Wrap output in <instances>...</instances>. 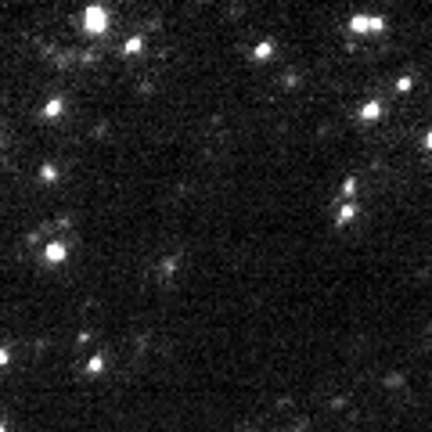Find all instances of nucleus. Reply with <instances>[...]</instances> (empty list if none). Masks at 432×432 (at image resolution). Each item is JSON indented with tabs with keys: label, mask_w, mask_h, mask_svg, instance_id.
Instances as JSON below:
<instances>
[{
	"label": "nucleus",
	"mask_w": 432,
	"mask_h": 432,
	"mask_svg": "<svg viewBox=\"0 0 432 432\" xmlns=\"http://www.w3.org/2000/svg\"><path fill=\"white\" fill-rule=\"evenodd\" d=\"M353 29H382V18H353Z\"/></svg>",
	"instance_id": "f03ea898"
},
{
	"label": "nucleus",
	"mask_w": 432,
	"mask_h": 432,
	"mask_svg": "<svg viewBox=\"0 0 432 432\" xmlns=\"http://www.w3.org/2000/svg\"><path fill=\"white\" fill-rule=\"evenodd\" d=\"M429 148H432V133H429Z\"/></svg>",
	"instance_id": "20e7f679"
},
{
	"label": "nucleus",
	"mask_w": 432,
	"mask_h": 432,
	"mask_svg": "<svg viewBox=\"0 0 432 432\" xmlns=\"http://www.w3.org/2000/svg\"><path fill=\"white\" fill-rule=\"evenodd\" d=\"M62 256H65L62 245H51V248H47V259H62Z\"/></svg>",
	"instance_id": "7ed1b4c3"
},
{
	"label": "nucleus",
	"mask_w": 432,
	"mask_h": 432,
	"mask_svg": "<svg viewBox=\"0 0 432 432\" xmlns=\"http://www.w3.org/2000/svg\"><path fill=\"white\" fill-rule=\"evenodd\" d=\"M105 22H108V18H105V11H97V7H94V11H87V29H94V32H97V29H105Z\"/></svg>",
	"instance_id": "f257e3e1"
}]
</instances>
